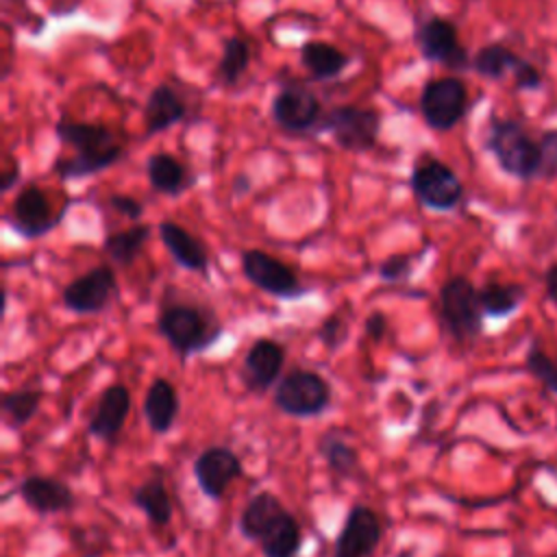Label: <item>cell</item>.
I'll list each match as a JSON object with an SVG mask.
<instances>
[{"label": "cell", "instance_id": "6da1fadb", "mask_svg": "<svg viewBox=\"0 0 557 557\" xmlns=\"http://www.w3.org/2000/svg\"><path fill=\"white\" fill-rule=\"evenodd\" d=\"M237 531L263 557H298L302 550V527L272 490L248 498L237 516Z\"/></svg>", "mask_w": 557, "mask_h": 557}, {"label": "cell", "instance_id": "7a4b0ae2", "mask_svg": "<svg viewBox=\"0 0 557 557\" xmlns=\"http://www.w3.org/2000/svg\"><path fill=\"white\" fill-rule=\"evenodd\" d=\"M57 137L74 150L72 157H59L52 163V172L61 181H78L113 168L124 159V146L115 133L102 122H81L61 117L54 124Z\"/></svg>", "mask_w": 557, "mask_h": 557}, {"label": "cell", "instance_id": "3957f363", "mask_svg": "<svg viewBox=\"0 0 557 557\" xmlns=\"http://www.w3.org/2000/svg\"><path fill=\"white\" fill-rule=\"evenodd\" d=\"M157 333L178 355L181 361L213 348L224 335V324L207 302L178 296L163 298L157 313Z\"/></svg>", "mask_w": 557, "mask_h": 557}, {"label": "cell", "instance_id": "277c9868", "mask_svg": "<svg viewBox=\"0 0 557 557\" xmlns=\"http://www.w3.org/2000/svg\"><path fill=\"white\" fill-rule=\"evenodd\" d=\"M483 144L505 174L520 181L540 178V168H542L540 144L527 133L520 120L492 117L487 124Z\"/></svg>", "mask_w": 557, "mask_h": 557}, {"label": "cell", "instance_id": "5b68a950", "mask_svg": "<svg viewBox=\"0 0 557 557\" xmlns=\"http://www.w3.org/2000/svg\"><path fill=\"white\" fill-rule=\"evenodd\" d=\"M437 315L442 329L457 344H470L483 333L485 313L481 307L479 289L468 276L455 274L440 285Z\"/></svg>", "mask_w": 557, "mask_h": 557}, {"label": "cell", "instance_id": "8992f818", "mask_svg": "<svg viewBox=\"0 0 557 557\" xmlns=\"http://www.w3.org/2000/svg\"><path fill=\"white\" fill-rule=\"evenodd\" d=\"M274 407L289 418H318L333 403L331 383L311 368H292L272 389Z\"/></svg>", "mask_w": 557, "mask_h": 557}, {"label": "cell", "instance_id": "52a82bcc", "mask_svg": "<svg viewBox=\"0 0 557 557\" xmlns=\"http://www.w3.org/2000/svg\"><path fill=\"white\" fill-rule=\"evenodd\" d=\"M381 122V111L374 107L335 104L324 111L318 133H329L342 150L368 152L379 141Z\"/></svg>", "mask_w": 557, "mask_h": 557}, {"label": "cell", "instance_id": "ba28073f", "mask_svg": "<svg viewBox=\"0 0 557 557\" xmlns=\"http://www.w3.org/2000/svg\"><path fill=\"white\" fill-rule=\"evenodd\" d=\"M413 198L431 211H453L463 200V183L457 172L437 157H420L409 174Z\"/></svg>", "mask_w": 557, "mask_h": 557}, {"label": "cell", "instance_id": "9c48e42d", "mask_svg": "<svg viewBox=\"0 0 557 557\" xmlns=\"http://www.w3.org/2000/svg\"><path fill=\"white\" fill-rule=\"evenodd\" d=\"M67 211V205L61 209H54L46 189L37 183H26L17 189L11 209L4 215V222L11 226L15 235L22 239H41L50 231H54L63 215Z\"/></svg>", "mask_w": 557, "mask_h": 557}, {"label": "cell", "instance_id": "30bf717a", "mask_svg": "<svg viewBox=\"0 0 557 557\" xmlns=\"http://www.w3.org/2000/svg\"><path fill=\"white\" fill-rule=\"evenodd\" d=\"M239 265L244 278L252 287L276 300H296L311 292V287L300 281L292 265L261 248L244 250L239 257Z\"/></svg>", "mask_w": 557, "mask_h": 557}, {"label": "cell", "instance_id": "8fae6325", "mask_svg": "<svg viewBox=\"0 0 557 557\" xmlns=\"http://www.w3.org/2000/svg\"><path fill=\"white\" fill-rule=\"evenodd\" d=\"M413 41L424 61L440 63L453 72L472 70V57L459 41L457 26L442 15L416 20Z\"/></svg>", "mask_w": 557, "mask_h": 557}, {"label": "cell", "instance_id": "7c38bea8", "mask_svg": "<svg viewBox=\"0 0 557 557\" xmlns=\"http://www.w3.org/2000/svg\"><path fill=\"white\" fill-rule=\"evenodd\" d=\"M324 107L313 89L302 83H285L270 102L272 122L287 135H318Z\"/></svg>", "mask_w": 557, "mask_h": 557}, {"label": "cell", "instance_id": "4fadbf2b", "mask_svg": "<svg viewBox=\"0 0 557 557\" xmlns=\"http://www.w3.org/2000/svg\"><path fill=\"white\" fill-rule=\"evenodd\" d=\"M418 109L429 128L450 131L468 113V87L457 76L429 78L422 85Z\"/></svg>", "mask_w": 557, "mask_h": 557}, {"label": "cell", "instance_id": "5bb4252c", "mask_svg": "<svg viewBox=\"0 0 557 557\" xmlns=\"http://www.w3.org/2000/svg\"><path fill=\"white\" fill-rule=\"evenodd\" d=\"M120 298L115 270L107 263L94 265L61 289V305L76 315L107 311Z\"/></svg>", "mask_w": 557, "mask_h": 557}, {"label": "cell", "instance_id": "9a60e30c", "mask_svg": "<svg viewBox=\"0 0 557 557\" xmlns=\"http://www.w3.org/2000/svg\"><path fill=\"white\" fill-rule=\"evenodd\" d=\"M198 490L213 503H220L228 487L244 474V463L228 446H207L191 463Z\"/></svg>", "mask_w": 557, "mask_h": 557}, {"label": "cell", "instance_id": "2e32d148", "mask_svg": "<svg viewBox=\"0 0 557 557\" xmlns=\"http://www.w3.org/2000/svg\"><path fill=\"white\" fill-rule=\"evenodd\" d=\"M381 516L368 505H352L335 535L331 557H372L383 540Z\"/></svg>", "mask_w": 557, "mask_h": 557}, {"label": "cell", "instance_id": "e0dca14e", "mask_svg": "<svg viewBox=\"0 0 557 557\" xmlns=\"http://www.w3.org/2000/svg\"><path fill=\"white\" fill-rule=\"evenodd\" d=\"M285 346L272 337H257L244 355L239 379L250 394H263L274 389L283 376Z\"/></svg>", "mask_w": 557, "mask_h": 557}, {"label": "cell", "instance_id": "ac0fdd59", "mask_svg": "<svg viewBox=\"0 0 557 557\" xmlns=\"http://www.w3.org/2000/svg\"><path fill=\"white\" fill-rule=\"evenodd\" d=\"M133 407L131 389L124 383L107 385L87 420V433L109 446H113L128 420Z\"/></svg>", "mask_w": 557, "mask_h": 557}, {"label": "cell", "instance_id": "d6986e66", "mask_svg": "<svg viewBox=\"0 0 557 557\" xmlns=\"http://www.w3.org/2000/svg\"><path fill=\"white\" fill-rule=\"evenodd\" d=\"M15 492L22 503L41 518L67 513L76 507L74 490L65 481L50 474H26L17 483Z\"/></svg>", "mask_w": 557, "mask_h": 557}, {"label": "cell", "instance_id": "ffe728a7", "mask_svg": "<svg viewBox=\"0 0 557 557\" xmlns=\"http://www.w3.org/2000/svg\"><path fill=\"white\" fill-rule=\"evenodd\" d=\"M159 237L165 246V250L170 252L172 261L176 265H181L187 272L200 274V276H209V250L205 246L202 239H198L191 231H187L185 226H181L174 220H161L157 224Z\"/></svg>", "mask_w": 557, "mask_h": 557}, {"label": "cell", "instance_id": "44dd1931", "mask_svg": "<svg viewBox=\"0 0 557 557\" xmlns=\"http://www.w3.org/2000/svg\"><path fill=\"white\" fill-rule=\"evenodd\" d=\"M189 117V107L183 94L170 85V83H159L148 91V98L141 107V120L146 135H159L172 128L174 124L183 122Z\"/></svg>", "mask_w": 557, "mask_h": 557}, {"label": "cell", "instance_id": "7402d4cb", "mask_svg": "<svg viewBox=\"0 0 557 557\" xmlns=\"http://www.w3.org/2000/svg\"><path fill=\"white\" fill-rule=\"evenodd\" d=\"M146 176L152 191L170 198H178L196 185L194 170H189L185 161H181L176 154L168 150L152 152L146 159Z\"/></svg>", "mask_w": 557, "mask_h": 557}, {"label": "cell", "instance_id": "603a6c76", "mask_svg": "<svg viewBox=\"0 0 557 557\" xmlns=\"http://www.w3.org/2000/svg\"><path fill=\"white\" fill-rule=\"evenodd\" d=\"M181 413L176 387L165 376H154L144 396V418L152 433L165 435L174 429Z\"/></svg>", "mask_w": 557, "mask_h": 557}, {"label": "cell", "instance_id": "cb8c5ba5", "mask_svg": "<svg viewBox=\"0 0 557 557\" xmlns=\"http://www.w3.org/2000/svg\"><path fill=\"white\" fill-rule=\"evenodd\" d=\"M315 450H318V455L322 457V461L326 463L329 472H331L335 479L350 481V479L363 476L359 450L348 442V437L344 435V431H339V429H326V431L318 437Z\"/></svg>", "mask_w": 557, "mask_h": 557}, {"label": "cell", "instance_id": "d4e9b609", "mask_svg": "<svg viewBox=\"0 0 557 557\" xmlns=\"http://www.w3.org/2000/svg\"><path fill=\"white\" fill-rule=\"evenodd\" d=\"M298 59L309 76L320 83L337 78L350 63V57L344 50L320 39L305 41L298 50Z\"/></svg>", "mask_w": 557, "mask_h": 557}, {"label": "cell", "instance_id": "484cf974", "mask_svg": "<svg viewBox=\"0 0 557 557\" xmlns=\"http://www.w3.org/2000/svg\"><path fill=\"white\" fill-rule=\"evenodd\" d=\"M133 505L157 529L168 527L174 518L172 496H170V490H168L165 479L161 474H150L146 481H141L133 490Z\"/></svg>", "mask_w": 557, "mask_h": 557}, {"label": "cell", "instance_id": "4316f807", "mask_svg": "<svg viewBox=\"0 0 557 557\" xmlns=\"http://www.w3.org/2000/svg\"><path fill=\"white\" fill-rule=\"evenodd\" d=\"M150 233H152L150 224L135 222L128 228L107 233L102 239V250L115 265L131 268L137 261V257L141 255V250L146 248Z\"/></svg>", "mask_w": 557, "mask_h": 557}, {"label": "cell", "instance_id": "83f0119b", "mask_svg": "<svg viewBox=\"0 0 557 557\" xmlns=\"http://www.w3.org/2000/svg\"><path fill=\"white\" fill-rule=\"evenodd\" d=\"M479 298L485 318L505 320L520 309V305L527 298V289L518 283L490 281L483 287H479Z\"/></svg>", "mask_w": 557, "mask_h": 557}, {"label": "cell", "instance_id": "f1b7e54d", "mask_svg": "<svg viewBox=\"0 0 557 557\" xmlns=\"http://www.w3.org/2000/svg\"><path fill=\"white\" fill-rule=\"evenodd\" d=\"M250 61H252L250 41L239 35L228 37L222 46V54L215 65V81L222 87H235L242 81V76L248 72Z\"/></svg>", "mask_w": 557, "mask_h": 557}, {"label": "cell", "instance_id": "f546056e", "mask_svg": "<svg viewBox=\"0 0 557 557\" xmlns=\"http://www.w3.org/2000/svg\"><path fill=\"white\" fill-rule=\"evenodd\" d=\"M44 400V389L41 387H33V385H24L17 389H11L2 396V413L4 420L11 429L20 431L24 429L39 411Z\"/></svg>", "mask_w": 557, "mask_h": 557}, {"label": "cell", "instance_id": "4dcf8cb0", "mask_svg": "<svg viewBox=\"0 0 557 557\" xmlns=\"http://www.w3.org/2000/svg\"><path fill=\"white\" fill-rule=\"evenodd\" d=\"M520 61V57L509 50L503 44H487L481 46L474 57H472V72H476L483 78L490 81H500L507 72H511L516 67V63Z\"/></svg>", "mask_w": 557, "mask_h": 557}, {"label": "cell", "instance_id": "1f68e13d", "mask_svg": "<svg viewBox=\"0 0 557 557\" xmlns=\"http://www.w3.org/2000/svg\"><path fill=\"white\" fill-rule=\"evenodd\" d=\"M422 252H394L379 263V278L385 285H405L416 272Z\"/></svg>", "mask_w": 557, "mask_h": 557}, {"label": "cell", "instance_id": "d6a6232c", "mask_svg": "<svg viewBox=\"0 0 557 557\" xmlns=\"http://www.w3.org/2000/svg\"><path fill=\"white\" fill-rule=\"evenodd\" d=\"M524 368L533 379H537L550 394L557 396V359H553L546 350L540 348V344H533L527 350Z\"/></svg>", "mask_w": 557, "mask_h": 557}, {"label": "cell", "instance_id": "836d02e7", "mask_svg": "<svg viewBox=\"0 0 557 557\" xmlns=\"http://www.w3.org/2000/svg\"><path fill=\"white\" fill-rule=\"evenodd\" d=\"M348 333H350L348 320L339 311H333L320 320L313 335L324 346V350L337 352L348 342Z\"/></svg>", "mask_w": 557, "mask_h": 557}, {"label": "cell", "instance_id": "e575fe53", "mask_svg": "<svg viewBox=\"0 0 557 557\" xmlns=\"http://www.w3.org/2000/svg\"><path fill=\"white\" fill-rule=\"evenodd\" d=\"M540 152H542V168H540V178L550 181L557 176V128L544 131L537 139Z\"/></svg>", "mask_w": 557, "mask_h": 557}, {"label": "cell", "instance_id": "d590c367", "mask_svg": "<svg viewBox=\"0 0 557 557\" xmlns=\"http://www.w3.org/2000/svg\"><path fill=\"white\" fill-rule=\"evenodd\" d=\"M107 205H109V209H113L115 213H120L122 218H126L131 222H139L146 211L144 202L128 194H111V196H107Z\"/></svg>", "mask_w": 557, "mask_h": 557}, {"label": "cell", "instance_id": "8d00e7d4", "mask_svg": "<svg viewBox=\"0 0 557 557\" xmlns=\"http://www.w3.org/2000/svg\"><path fill=\"white\" fill-rule=\"evenodd\" d=\"M511 74H513V85L520 91H533V89L542 87V74L537 72V67L533 63H529L524 59H520L516 63Z\"/></svg>", "mask_w": 557, "mask_h": 557}, {"label": "cell", "instance_id": "74e56055", "mask_svg": "<svg viewBox=\"0 0 557 557\" xmlns=\"http://www.w3.org/2000/svg\"><path fill=\"white\" fill-rule=\"evenodd\" d=\"M387 331H389V318H387V313H385V311L374 309L372 313H368V315H366V322H363V335H366L368 339H372V342H381V339H385Z\"/></svg>", "mask_w": 557, "mask_h": 557}, {"label": "cell", "instance_id": "f35d334b", "mask_svg": "<svg viewBox=\"0 0 557 557\" xmlns=\"http://www.w3.org/2000/svg\"><path fill=\"white\" fill-rule=\"evenodd\" d=\"M20 178H22V165H20V161L11 159V161L4 165V170H2L0 191H11V189L20 183Z\"/></svg>", "mask_w": 557, "mask_h": 557}, {"label": "cell", "instance_id": "ab89813d", "mask_svg": "<svg viewBox=\"0 0 557 557\" xmlns=\"http://www.w3.org/2000/svg\"><path fill=\"white\" fill-rule=\"evenodd\" d=\"M544 294L553 305H557V263H550L544 272Z\"/></svg>", "mask_w": 557, "mask_h": 557}, {"label": "cell", "instance_id": "60d3db41", "mask_svg": "<svg viewBox=\"0 0 557 557\" xmlns=\"http://www.w3.org/2000/svg\"><path fill=\"white\" fill-rule=\"evenodd\" d=\"M252 189V178L248 172H237L231 181V191L233 196H246Z\"/></svg>", "mask_w": 557, "mask_h": 557}, {"label": "cell", "instance_id": "b9f144b4", "mask_svg": "<svg viewBox=\"0 0 557 557\" xmlns=\"http://www.w3.org/2000/svg\"><path fill=\"white\" fill-rule=\"evenodd\" d=\"M4 2H13V4H26V0H4Z\"/></svg>", "mask_w": 557, "mask_h": 557}, {"label": "cell", "instance_id": "7bdbcfd3", "mask_svg": "<svg viewBox=\"0 0 557 557\" xmlns=\"http://www.w3.org/2000/svg\"><path fill=\"white\" fill-rule=\"evenodd\" d=\"M548 557H557V555H548Z\"/></svg>", "mask_w": 557, "mask_h": 557}]
</instances>
